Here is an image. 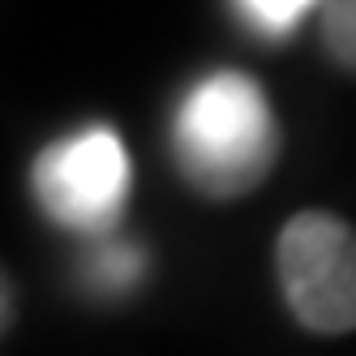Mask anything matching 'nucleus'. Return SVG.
<instances>
[{"label":"nucleus","mask_w":356,"mask_h":356,"mask_svg":"<svg viewBox=\"0 0 356 356\" xmlns=\"http://www.w3.org/2000/svg\"><path fill=\"white\" fill-rule=\"evenodd\" d=\"M35 193L65 227L99 232L116 223L129 193V155L120 138L112 129H86L47 146L35 163Z\"/></svg>","instance_id":"3"},{"label":"nucleus","mask_w":356,"mask_h":356,"mask_svg":"<svg viewBox=\"0 0 356 356\" xmlns=\"http://www.w3.org/2000/svg\"><path fill=\"white\" fill-rule=\"evenodd\" d=\"M322 43L339 69L356 73V0H322Z\"/></svg>","instance_id":"4"},{"label":"nucleus","mask_w":356,"mask_h":356,"mask_svg":"<svg viewBox=\"0 0 356 356\" xmlns=\"http://www.w3.org/2000/svg\"><path fill=\"white\" fill-rule=\"evenodd\" d=\"M279 129L262 86L236 69L202 78L176 116V163L207 197H241L266 181Z\"/></svg>","instance_id":"1"},{"label":"nucleus","mask_w":356,"mask_h":356,"mask_svg":"<svg viewBox=\"0 0 356 356\" xmlns=\"http://www.w3.org/2000/svg\"><path fill=\"white\" fill-rule=\"evenodd\" d=\"M309 5H322V0H241V9L253 17V26L266 31V35H284L292 31L300 13Z\"/></svg>","instance_id":"5"},{"label":"nucleus","mask_w":356,"mask_h":356,"mask_svg":"<svg viewBox=\"0 0 356 356\" xmlns=\"http://www.w3.org/2000/svg\"><path fill=\"white\" fill-rule=\"evenodd\" d=\"M284 300L314 335L356 330V232L330 211H300L275 249Z\"/></svg>","instance_id":"2"}]
</instances>
